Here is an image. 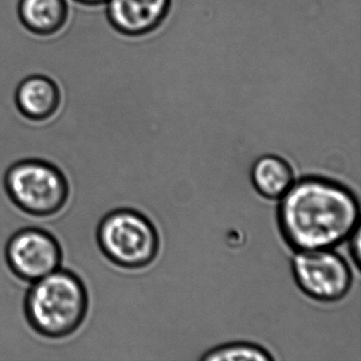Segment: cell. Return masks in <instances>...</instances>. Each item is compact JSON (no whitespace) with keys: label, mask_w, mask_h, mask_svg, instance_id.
I'll use <instances>...</instances> for the list:
<instances>
[{"label":"cell","mask_w":361,"mask_h":361,"mask_svg":"<svg viewBox=\"0 0 361 361\" xmlns=\"http://www.w3.org/2000/svg\"><path fill=\"white\" fill-rule=\"evenodd\" d=\"M281 198L279 228L295 250L333 248L359 227L358 200L350 189L331 179H300Z\"/></svg>","instance_id":"6da1fadb"},{"label":"cell","mask_w":361,"mask_h":361,"mask_svg":"<svg viewBox=\"0 0 361 361\" xmlns=\"http://www.w3.org/2000/svg\"><path fill=\"white\" fill-rule=\"evenodd\" d=\"M350 251L356 267H359L360 263V228H356L350 236Z\"/></svg>","instance_id":"7c38bea8"},{"label":"cell","mask_w":361,"mask_h":361,"mask_svg":"<svg viewBox=\"0 0 361 361\" xmlns=\"http://www.w3.org/2000/svg\"><path fill=\"white\" fill-rule=\"evenodd\" d=\"M4 189L11 204L27 216L49 219L68 204L71 185L62 169L41 158H24L4 175Z\"/></svg>","instance_id":"3957f363"},{"label":"cell","mask_w":361,"mask_h":361,"mask_svg":"<svg viewBox=\"0 0 361 361\" xmlns=\"http://www.w3.org/2000/svg\"><path fill=\"white\" fill-rule=\"evenodd\" d=\"M251 181L262 196L268 200H278L293 183V169L279 156H263L251 169Z\"/></svg>","instance_id":"30bf717a"},{"label":"cell","mask_w":361,"mask_h":361,"mask_svg":"<svg viewBox=\"0 0 361 361\" xmlns=\"http://www.w3.org/2000/svg\"><path fill=\"white\" fill-rule=\"evenodd\" d=\"M5 259L18 280L31 284L62 267L64 251L60 240L46 228L26 226L8 238Z\"/></svg>","instance_id":"5b68a950"},{"label":"cell","mask_w":361,"mask_h":361,"mask_svg":"<svg viewBox=\"0 0 361 361\" xmlns=\"http://www.w3.org/2000/svg\"><path fill=\"white\" fill-rule=\"evenodd\" d=\"M78 3L84 4V5L97 6L105 5L109 0H75Z\"/></svg>","instance_id":"4fadbf2b"},{"label":"cell","mask_w":361,"mask_h":361,"mask_svg":"<svg viewBox=\"0 0 361 361\" xmlns=\"http://www.w3.org/2000/svg\"><path fill=\"white\" fill-rule=\"evenodd\" d=\"M107 16L119 32L145 37L160 26L168 16L171 0H109Z\"/></svg>","instance_id":"52a82bcc"},{"label":"cell","mask_w":361,"mask_h":361,"mask_svg":"<svg viewBox=\"0 0 361 361\" xmlns=\"http://www.w3.org/2000/svg\"><path fill=\"white\" fill-rule=\"evenodd\" d=\"M68 0H20L23 24L37 35H49L60 31L68 18Z\"/></svg>","instance_id":"9c48e42d"},{"label":"cell","mask_w":361,"mask_h":361,"mask_svg":"<svg viewBox=\"0 0 361 361\" xmlns=\"http://www.w3.org/2000/svg\"><path fill=\"white\" fill-rule=\"evenodd\" d=\"M90 295L83 279L69 268L31 283L24 298V314L30 329L56 341L75 335L85 322Z\"/></svg>","instance_id":"7a4b0ae2"},{"label":"cell","mask_w":361,"mask_h":361,"mask_svg":"<svg viewBox=\"0 0 361 361\" xmlns=\"http://www.w3.org/2000/svg\"><path fill=\"white\" fill-rule=\"evenodd\" d=\"M293 274L302 291L321 302L341 300L352 286L350 266L343 257L329 249L298 251Z\"/></svg>","instance_id":"8992f818"},{"label":"cell","mask_w":361,"mask_h":361,"mask_svg":"<svg viewBox=\"0 0 361 361\" xmlns=\"http://www.w3.org/2000/svg\"><path fill=\"white\" fill-rule=\"evenodd\" d=\"M97 246L101 255L117 267L140 269L156 259L159 235L152 221L133 209L107 212L96 229Z\"/></svg>","instance_id":"277c9868"},{"label":"cell","mask_w":361,"mask_h":361,"mask_svg":"<svg viewBox=\"0 0 361 361\" xmlns=\"http://www.w3.org/2000/svg\"><path fill=\"white\" fill-rule=\"evenodd\" d=\"M202 359L207 361H266L271 360L272 357L261 346L238 342V343L227 344V345L213 348L206 353Z\"/></svg>","instance_id":"8fae6325"},{"label":"cell","mask_w":361,"mask_h":361,"mask_svg":"<svg viewBox=\"0 0 361 361\" xmlns=\"http://www.w3.org/2000/svg\"><path fill=\"white\" fill-rule=\"evenodd\" d=\"M61 99L58 84L46 75H31L16 90L18 109L33 121H44L54 117L60 109Z\"/></svg>","instance_id":"ba28073f"}]
</instances>
